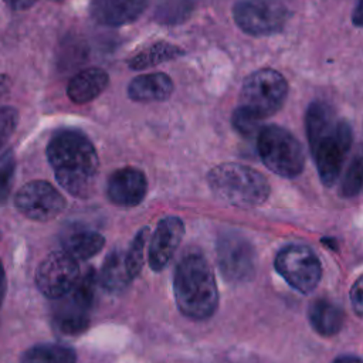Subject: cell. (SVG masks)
I'll return each instance as SVG.
<instances>
[{"label":"cell","mask_w":363,"mask_h":363,"mask_svg":"<svg viewBox=\"0 0 363 363\" xmlns=\"http://www.w3.org/2000/svg\"><path fill=\"white\" fill-rule=\"evenodd\" d=\"M362 277L356 279L350 289V302L357 316L363 315V291H362Z\"/></svg>","instance_id":"29"},{"label":"cell","mask_w":363,"mask_h":363,"mask_svg":"<svg viewBox=\"0 0 363 363\" xmlns=\"http://www.w3.org/2000/svg\"><path fill=\"white\" fill-rule=\"evenodd\" d=\"M362 1L359 0L357 3H356V7H354V14L352 16V21L359 27V26H362Z\"/></svg>","instance_id":"32"},{"label":"cell","mask_w":363,"mask_h":363,"mask_svg":"<svg viewBox=\"0 0 363 363\" xmlns=\"http://www.w3.org/2000/svg\"><path fill=\"white\" fill-rule=\"evenodd\" d=\"M105 245V238L91 230H77L67 234L62 240V251L75 261L88 259L96 255Z\"/></svg>","instance_id":"18"},{"label":"cell","mask_w":363,"mask_h":363,"mask_svg":"<svg viewBox=\"0 0 363 363\" xmlns=\"http://www.w3.org/2000/svg\"><path fill=\"white\" fill-rule=\"evenodd\" d=\"M362 189V157L360 155L354 156L349 169L346 170L340 186H339V196L345 199L354 197L360 193Z\"/></svg>","instance_id":"26"},{"label":"cell","mask_w":363,"mask_h":363,"mask_svg":"<svg viewBox=\"0 0 363 363\" xmlns=\"http://www.w3.org/2000/svg\"><path fill=\"white\" fill-rule=\"evenodd\" d=\"M184 235V224L176 216L159 221L149 244L147 261L153 271H162L173 258Z\"/></svg>","instance_id":"12"},{"label":"cell","mask_w":363,"mask_h":363,"mask_svg":"<svg viewBox=\"0 0 363 363\" xmlns=\"http://www.w3.org/2000/svg\"><path fill=\"white\" fill-rule=\"evenodd\" d=\"M149 238V228L143 227L140 228L135 238L132 240L129 250L125 254V264L128 268V272L130 275V278L133 279L135 277L139 275L143 262H145V250H146V242Z\"/></svg>","instance_id":"24"},{"label":"cell","mask_w":363,"mask_h":363,"mask_svg":"<svg viewBox=\"0 0 363 363\" xmlns=\"http://www.w3.org/2000/svg\"><path fill=\"white\" fill-rule=\"evenodd\" d=\"M18 123V112L13 106H0V150L14 133Z\"/></svg>","instance_id":"28"},{"label":"cell","mask_w":363,"mask_h":363,"mask_svg":"<svg viewBox=\"0 0 363 363\" xmlns=\"http://www.w3.org/2000/svg\"><path fill=\"white\" fill-rule=\"evenodd\" d=\"M233 16L245 34L267 37L284 30L289 10L282 0H237Z\"/></svg>","instance_id":"7"},{"label":"cell","mask_w":363,"mask_h":363,"mask_svg":"<svg viewBox=\"0 0 363 363\" xmlns=\"http://www.w3.org/2000/svg\"><path fill=\"white\" fill-rule=\"evenodd\" d=\"M257 149L264 164L281 177H296L305 167V150L301 142L279 125L259 128Z\"/></svg>","instance_id":"5"},{"label":"cell","mask_w":363,"mask_h":363,"mask_svg":"<svg viewBox=\"0 0 363 363\" xmlns=\"http://www.w3.org/2000/svg\"><path fill=\"white\" fill-rule=\"evenodd\" d=\"M308 318L312 328L319 335L329 337L336 335L342 329L345 312L339 305L333 303L332 301L326 298H319L311 303L308 309Z\"/></svg>","instance_id":"17"},{"label":"cell","mask_w":363,"mask_h":363,"mask_svg":"<svg viewBox=\"0 0 363 363\" xmlns=\"http://www.w3.org/2000/svg\"><path fill=\"white\" fill-rule=\"evenodd\" d=\"M9 7H11L13 10H27L30 9L35 0H3Z\"/></svg>","instance_id":"30"},{"label":"cell","mask_w":363,"mask_h":363,"mask_svg":"<svg viewBox=\"0 0 363 363\" xmlns=\"http://www.w3.org/2000/svg\"><path fill=\"white\" fill-rule=\"evenodd\" d=\"M231 122H233L234 129H235L238 133H241L242 136H251V135H254L255 132L258 133L261 119L257 118V116H255L254 113H251L250 111H247V109H244L242 106L238 105V108H235V111H234V113H233Z\"/></svg>","instance_id":"27"},{"label":"cell","mask_w":363,"mask_h":363,"mask_svg":"<svg viewBox=\"0 0 363 363\" xmlns=\"http://www.w3.org/2000/svg\"><path fill=\"white\" fill-rule=\"evenodd\" d=\"M211 193L223 203L252 208L264 204L271 193L268 180L255 169L240 163H221L207 174Z\"/></svg>","instance_id":"4"},{"label":"cell","mask_w":363,"mask_h":363,"mask_svg":"<svg viewBox=\"0 0 363 363\" xmlns=\"http://www.w3.org/2000/svg\"><path fill=\"white\" fill-rule=\"evenodd\" d=\"M147 193V180L136 167H121L115 170L106 184V194L111 203L119 207H135L140 204Z\"/></svg>","instance_id":"13"},{"label":"cell","mask_w":363,"mask_h":363,"mask_svg":"<svg viewBox=\"0 0 363 363\" xmlns=\"http://www.w3.org/2000/svg\"><path fill=\"white\" fill-rule=\"evenodd\" d=\"M183 54L184 51L180 47L166 41H159L142 50L140 52L135 54L133 57H130L128 60V65L130 69L140 71V69H146V68L163 64L166 61L176 60Z\"/></svg>","instance_id":"19"},{"label":"cell","mask_w":363,"mask_h":363,"mask_svg":"<svg viewBox=\"0 0 363 363\" xmlns=\"http://www.w3.org/2000/svg\"><path fill=\"white\" fill-rule=\"evenodd\" d=\"M286 95V79L272 68H261L244 79L240 92V106L262 121L282 108Z\"/></svg>","instance_id":"6"},{"label":"cell","mask_w":363,"mask_h":363,"mask_svg":"<svg viewBox=\"0 0 363 363\" xmlns=\"http://www.w3.org/2000/svg\"><path fill=\"white\" fill-rule=\"evenodd\" d=\"M109 84V75L102 68L91 67L74 75L67 86L68 98L78 105L88 104L101 95Z\"/></svg>","instance_id":"16"},{"label":"cell","mask_w":363,"mask_h":363,"mask_svg":"<svg viewBox=\"0 0 363 363\" xmlns=\"http://www.w3.org/2000/svg\"><path fill=\"white\" fill-rule=\"evenodd\" d=\"M196 0H156L155 20L174 26L186 21L194 11Z\"/></svg>","instance_id":"23"},{"label":"cell","mask_w":363,"mask_h":363,"mask_svg":"<svg viewBox=\"0 0 363 363\" xmlns=\"http://www.w3.org/2000/svg\"><path fill=\"white\" fill-rule=\"evenodd\" d=\"M21 363H77L75 352L58 343L35 345L24 352Z\"/></svg>","instance_id":"22"},{"label":"cell","mask_w":363,"mask_h":363,"mask_svg":"<svg viewBox=\"0 0 363 363\" xmlns=\"http://www.w3.org/2000/svg\"><path fill=\"white\" fill-rule=\"evenodd\" d=\"M78 262L64 251L48 254L37 268L35 284L48 298L67 296L79 279Z\"/></svg>","instance_id":"10"},{"label":"cell","mask_w":363,"mask_h":363,"mask_svg":"<svg viewBox=\"0 0 363 363\" xmlns=\"http://www.w3.org/2000/svg\"><path fill=\"white\" fill-rule=\"evenodd\" d=\"M47 159L55 180L71 196L88 199L94 193L99 157L85 133L74 129L57 132L47 145Z\"/></svg>","instance_id":"2"},{"label":"cell","mask_w":363,"mask_h":363,"mask_svg":"<svg viewBox=\"0 0 363 363\" xmlns=\"http://www.w3.org/2000/svg\"><path fill=\"white\" fill-rule=\"evenodd\" d=\"M51 1H57V3H61V1H65V0H51Z\"/></svg>","instance_id":"35"},{"label":"cell","mask_w":363,"mask_h":363,"mask_svg":"<svg viewBox=\"0 0 363 363\" xmlns=\"http://www.w3.org/2000/svg\"><path fill=\"white\" fill-rule=\"evenodd\" d=\"M54 320L58 329L67 335H78L89 325L88 311L77 305L71 298L64 299V302L57 308Z\"/></svg>","instance_id":"21"},{"label":"cell","mask_w":363,"mask_h":363,"mask_svg":"<svg viewBox=\"0 0 363 363\" xmlns=\"http://www.w3.org/2000/svg\"><path fill=\"white\" fill-rule=\"evenodd\" d=\"M277 272L301 294L312 292L320 281L322 267L316 254L306 245H286L275 257Z\"/></svg>","instance_id":"8"},{"label":"cell","mask_w":363,"mask_h":363,"mask_svg":"<svg viewBox=\"0 0 363 363\" xmlns=\"http://www.w3.org/2000/svg\"><path fill=\"white\" fill-rule=\"evenodd\" d=\"M333 363H362V360L356 356H340Z\"/></svg>","instance_id":"34"},{"label":"cell","mask_w":363,"mask_h":363,"mask_svg":"<svg viewBox=\"0 0 363 363\" xmlns=\"http://www.w3.org/2000/svg\"><path fill=\"white\" fill-rule=\"evenodd\" d=\"M14 204L17 210L30 220L50 221L64 211L67 201L51 183L33 180L17 191Z\"/></svg>","instance_id":"11"},{"label":"cell","mask_w":363,"mask_h":363,"mask_svg":"<svg viewBox=\"0 0 363 363\" xmlns=\"http://www.w3.org/2000/svg\"><path fill=\"white\" fill-rule=\"evenodd\" d=\"M16 173V157L11 149L0 150V204L6 203L13 187Z\"/></svg>","instance_id":"25"},{"label":"cell","mask_w":363,"mask_h":363,"mask_svg":"<svg viewBox=\"0 0 363 363\" xmlns=\"http://www.w3.org/2000/svg\"><path fill=\"white\" fill-rule=\"evenodd\" d=\"M305 129L320 182L332 187L352 147V126L346 119L339 118L329 104L313 101L306 108Z\"/></svg>","instance_id":"1"},{"label":"cell","mask_w":363,"mask_h":363,"mask_svg":"<svg viewBox=\"0 0 363 363\" xmlns=\"http://www.w3.org/2000/svg\"><path fill=\"white\" fill-rule=\"evenodd\" d=\"M4 294H6V275H4L3 265H1V262H0V305H1V302H3Z\"/></svg>","instance_id":"33"},{"label":"cell","mask_w":363,"mask_h":363,"mask_svg":"<svg viewBox=\"0 0 363 363\" xmlns=\"http://www.w3.org/2000/svg\"><path fill=\"white\" fill-rule=\"evenodd\" d=\"M173 81L163 72L142 74L128 85V96L135 102H162L172 96Z\"/></svg>","instance_id":"15"},{"label":"cell","mask_w":363,"mask_h":363,"mask_svg":"<svg viewBox=\"0 0 363 363\" xmlns=\"http://www.w3.org/2000/svg\"><path fill=\"white\" fill-rule=\"evenodd\" d=\"M149 0H91L92 17L104 26L119 27L138 20Z\"/></svg>","instance_id":"14"},{"label":"cell","mask_w":363,"mask_h":363,"mask_svg":"<svg viewBox=\"0 0 363 363\" xmlns=\"http://www.w3.org/2000/svg\"><path fill=\"white\" fill-rule=\"evenodd\" d=\"M10 88H11L10 78L7 75H4V74H0V101L4 99L9 95Z\"/></svg>","instance_id":"31"},{"label":"cell","mask_w":363,"mask_h":363,"mask_svg":"<svg viewBox=\"0 0 363 363\" xmlns=\"http://www.w3.org/2000/svg\"><path fill=\"white\" fill-rule=\"evenodd\" d=\"M174 299L179 311L194 320L208 319L218 305V291L213 268L196 248L180 258L173 277Z\"/></svg>","instance_id":"3"},{"label":"cell","mask_w":363,"mask_h":363,"mask_svg":"<svg viewBox=\"0 0 363 363\" xmlns=\"http://www.w3.org/2000/svg\"><path fill=\"white\" fill-rule=\"evenodd\" d=\"M0 238H1V235H0Z\"/></svg>","instance_id":"36"},{"label":"cell","mask_w":363,"mask_h":363,"mask_svg":"<svg viewBox=\"0 0 363 363\" xmlns=\"http://www.w3.org/2000/svg\"><path fill=\"white\" fill-rule=\"evenodd\" d=\"M217 262L230 282H247L257 269V252L250 240L238 233H225L217 241Z\"/></svg>","instance_id":"9"},{"label":"cell","mask_w":363,"mask_h":363,"mask_svg":"<svg viewBox=\"0 0 363 363\" xmlns=\"http://www.w3.org/2000/svg\"><path fill=\"white\" fill-rule=\"evenodd\" d=\"M99 281L101 285L109 292H119L129 285L132 278L128 272L123 252L112 251L105 258V262L101 268Z\"/></svg>","instance_id":"20"}]
</instances>
